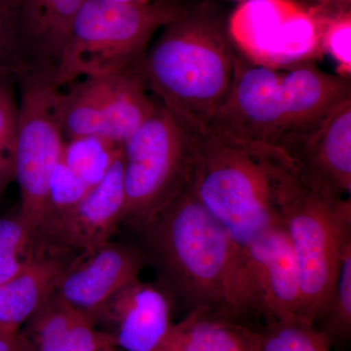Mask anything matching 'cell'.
<instances>
[{
	"mask_svg": "<svg viewBox=\"0 0 351 351\" xmlns=\"http://www.w3.org/2000/svg\"><path fill=\"white\" fill-rule=\"evenodd\" d=\"M142 226L152 258L193 309L237 318L256 308L241 249L198 200L191 182Z\"/></svg>",
	"mask_w": 351,
	"mask_h": 351,
	"instance_id": "1",
	"label": "cell"
},
{
	"mask_svg": "<svg viewBox=\"0 0 351 351\" xmlns=\"http://www.w3.org/2000/svg\"><path fill=\"white\" fill-rule=\"evenodd\" d=\"M138 64L154 98L199 133L232 89L239 52L216 4L182 5Z\"/></svg>",
	"mask_w": 351,
	"mask_h": 351,
	"instance_id": "2",
	"label": "cell"
},
{
	"mask_svg": "<svg viewBox=\"0 0 351 351\" xmlns=\"http://www.w3.org/2000/svg\"><path fill=\"white\" fill-rule=\"evenodd\" d=\"M350 98V80L315 62L267 68L239 53L232 89L206 131L284 152Z\"/></svg>",
	"mask_w": 351,
	"mask_h": 351,
	"instance_id": "3",
	"label": "cell"
},
{
	"mask_svg": "<svg viewBox=\"0 0 351 351\" xmlns=\"http://www.w3.org/2000/svg\"><path fill=\"white\" fill-rule=\"evenodd\" d=\"M297 179L281 149L200 133L191 188L240 249L282 223L283 201Z\"/></svg>",
	"mask_w": 351,
	"mask_h": 351,
	"instance_id": "4",
	"label": "cell"
},
{
	"mask_svg": "<svg viewBox=\"0 0 351 351\" xmlns=\"http://www.w3.org/2000/svg\"><path fill=\"white\" fill-rule=\"evenodd\" d=\"M177 0L125 3L84 0L76 15L58 87L119 73L138 64L152 38L179 12Z\"/></svg>",
	"mask_w": 351,
	"mask_h": 351,
	"instance_id": "5",
	"label": "cell"
},
{
	"mask_svg": "<svg viewBox=\"0 0 351 351\" xmlns=\"http://www.w3.org/2000/svg\"><path fill=\"white\" fill-rule=\"evenodd\" d=\"M199 142V132L157 100L122 145L123 221L144 225L191 184Z\"/></svg>",
	"mask_w": 351,
	"mask_h": 351,
	"instance_id": "6",
	"label": "cell"
},
{
	"mask_svg": "<svg viewBox=\"0 0 351 351\" xmlns=\"http://www.w3.org/2000/svg\"><path fill=\"white\" fill-rule=\"evenodd\" d=\"M282 223L301 272V321L313 325L331 302L351 243L350 197L317 193L298 177L283 201Z\"/></svg>",
	"mask_w": 351,
	"mask_h": 351,
	"instance_id": "7",
	"label": "cell"
},
{
	"mask_svg": "<svg viewBox=\"0 0 351 351\" xmlns=\"http://www.w3.org/2000/svg\"><path fill=\"white\" fill-rule=\"evenodd\" d=\"M19 117L15 181L19 184L21 218L34 239L43 237L53 218L51 182L63 156L64 140L55 110L57 87L18 80Z\"/></svg>",
	"mask_w": 351,
	"mask_h": 351,
	"instance_id": "8",
	"label": "cell"
},
{
	"mask_svg": "<svg viewBox=\"0 0 351 351\" xmlns=\"http://www.w3.org/2000/svg\"><path fill=\"white\" fill-rule=\"evenodd\" d=\"M228 32L237 52L258 66L288 68L322 55L313 5L299 0H243Z\"/></svg>",
	"mask_w": 351,
	"mask_h": 351,
	"instance_id": "9",
	"label": "cell"
},
{
	"mask_svg": "<svg viewBox=\"0 0 351 351\" xmlns=\"http://www.w3.org/2000/svg\"><path fill=\"white\" fill-rule=\"evenodd\" d=\"M241 254L256 308L274 322H302L301 272L283 223L263 233Z\"/></svg>",
	"mask_w": 351,
	"mask_h": 351,
	"instance_id": "10",
	"label": "cell"
},
{
	"mask_svg": "<svg viewBox=\"0 0 351 351\" xmlns=\"http://www.w3.org/2000/svg\"><path fill=\"white\" fill-rule=\"evenodd\" d=\"M311 189L338 198L351 191V98L284 152Z\"/></svg>",
	"mask_w": 351,
	"mask_h": 351,
	"instance_id": "11",
	"label": "cell"
},
{
	"mask_svg": "<svg viewBox=\"0 0 351 351\" xmlns=\"http://www.w3.org/2000/svg\"><path fill=\"white\" fill-rule=\"evenodd\" d=\"M84 0H15L21 71L17 80L58 87L78 10Z\"/></svg>",
	"mask_w": 351,
	"mask_h": 351,
	"instance_id": "12",
	"label": "cell"
},
{
	"mask_svg": "<svg viewBox=\"0 0 351 351\" xmlns=\"http://www.w3.org/2000/svg\"><path fill=\"white\" fill-rule=\"evenodd\" d=\"M123 152L98 184L73 206L58 214L43 235L83 256L108 242L123 221Z\"/></svg>",
	"mask_w": 351,
	"mask_h": 351,
	"instance_id": "13",
	"label": "cell"
},
{
	"mask_svg": "<svg viewBox=\"0 0 351 351\" xmlns=\"http://www.w3.org/2000/svg\"><path fill=\"white\" fill-rule=\"evenodd\" d=\"M64 269L56 293L94 318L115 295L138 280L145 267L143 253L128 245L108 242Z\"/></svg>",
	"mask_w": 351,
	"mask_h": 351,
	"instance_id": "14",
	"label": "cell"
},
{
	"mask_svg": "<svg viewBox=\"0 0 351 351\" xmlns=\"http://www.w3.org/2000/svg\"><path fill=\"white\" fill-rule=\"evenodd\" d=\"M101 311L114 323L117 348L124 351H156L173 325L167 295L140 280L120 291Z\"/></svg>",
	"mask_w": 351,
	"mask_h": 351,
	"instance_id": "15",
	"label": "cell"
},
{
	"mask_svg": "<svg viewBox=\"0 0 351 351\" xmlns=\"http://www.w3.org/2000/svg\"><path fill=\"white\" fill-rule=\"evenodd\" d=\"M27 322L29 339L20 335L25 351H106L117 348L112 332L97 329L91 315L71 306L56 292Z\"/></svg>",
	"mask_w": 351,
	"mask_h": 351,
	"instance_id": "16",
	"label": "cell"
},
{
	"mask_svg": "<svg viewBox=\"0 0 351 351\" xmlns=\"http://www.w3.org/2000/svg\"><path fill=\"white\" fill-rule=\"evenodd\" d=\"M105 122V140L119 147L149 119L156 107L138 64L110 75L85 77Z\"/></svg>",
	"mask_w": 351,
	"mask_h": 351,
	"instance_id": "17",
	"label": "cell"
},
{
	"mask_svg": "<svg viewBox=\"0 0 351 351\" xmlns=\"http://www.w3.org/2000/svg\"><path fill=\"white\" fill-rule=\"evenodd\" d=\"M64 269L56 258H31L15 276L0 284V335L19 334L21 326L56 292Z\"/></svg>",
	"mask_w": 351,
	"mask_h": 351,
	"instance_id": "18",
	"label": "cell"
},
{
	"mask_svg": "<svg viewBox=\"0 0 351 351\" xmlns=\"http://www.w3.org/2000/svg\"><path fill=\"white\" fill-rule=\"evenodd\" d=\"M205 309L173 324L156 351H260L261 334Z\"/></svg>",
	"mask_w": 351,
	"mask_h": 351,
	"instance_id": "19",
	"label": "cell"
},
{
	"mask_svg": "<svg viewBox=\"0 0 351 351\" xmlns=\"http://www.w3.org/2000/svg\"><path fill=\"white\" fill-rule=\"evenodd\" d=\"M314 13L319 27L322 55L331 58L337 75L350 80L351 76V9L314 4Z\"/></svg>",
	"mask_w": 351,
	"mask_h": 351,
	"instance_id": "20",
	"label": "cell"
},
{
	"mask_svg": "<svg viewBox=\"0 0 351 351\" xmlns=\"http://www.w3.org/2000/svg\"><path fill=\"white\" fill-rule=\"evenodd\" d=\"M122 147L99 138L66 141L62 161L89 188L101 181Z\"/></svg>",
	"mask_w": 351,
	"mask_h": 351,
	"instance_id": "21",
	"label": "cell"
},
{
	"mask_svg": "<svg viewBox=\"0 0 351 351\" xmlns=\"http://www.w3.org/2000/svg\"><path fill=\"white\" fill-rule=\"evenodd\" d=\"M17 77L0 73V198L15 181L19 100L16 94Z\"/></svg>",
	"mask_w": 351,
	"mask_h": 351,
	"instance_id": "22",
	"label": "cell"
},
{
	"mask_svg": "<svg viewBox=\"0 0 351 351\" xmlns=\"http://www.w3.org/2000/svg\"><path fill=\"white\" fill-rule=\"evenodd\" d=\"M260 351H331L330 338L313 325L274 322L261 334Z\"/></svg>",
	"mask_w": 351,
	"mask_h": 351,
	"instance_id": "23",
	"label": "cell"
},
{
	"mask_svg": "<svg viewBox=\"0 0 351 351\" xmlns=\"http://www.w3.org/2000/svg\"><path fill=\"white\" fill-rule=\"evenodd\" d=\"M34 237L19 213L0 218V284L15 276L32 257Z\"/></svg>",
	"mask_w": 351,
	"mask_h": 351,
	"instance_id": "24",
	"label": "cell"
},
{
	"mask_svg": "<svg viewBox=\"0 0 351 351\" xmlns=\"http://www.w3.org/2000/svg\"><path fill=\"white\" fill-rule=\"evenodd\" d=\"M327 316V331L329 337L338 338L350 336L351 329V243L346 246L341 258L336 287L331 302L323 316ZM322 316V317H323ZM330 338V337H329Z\"/></svg>",
	"mask_w": 351,
	"mask_h": 351,
	"instance_id": "25",
	"label": "cell"
},
{
	"mask_svg": "<svg viewBox=\"0 0 351 351\" xmlns=\"http://www.w3.org/2000/svg\"><path fill=\"white\" fill-rule=\"evenodd\" d=\"M21 71L19 34L15 2L0 0V73Z\"/></svg>",
	"mask_w": 351,
	"mask_h": 351,
	"instance_id": "26",
	"label": "cell"
},
{
	"mask_svg": "<svg viewBox=\"0 0 351 351\" xmlns=\"http://www.w3.org/2000/svg\"><path fill=\"white\" fill-rule=\"evenodd\" d=\"M0 351H25L20 334L0 335Z\"/></svg>",
	"mask_w": 351,
	"mask_h": 351,
	"instance_id": "27",
	"label": "cell"
},
{
	"mask_svg": "<svg viewBox=\"0 0 351 351\" xmlns=\"http://www.w3.org/2000/svg\"><path fill=\"white\" fill-rule=\"evenodd\" d=\"M318 5L332 7H350L351 0H315Z\"/></svg>",
	"mask_w": 351,
	"mask_h": 351,
	"instance_id": "28",
	"label": "cell"
},
{
	"mask_svg": "<svg viewBox=\"0 0 351 351\" xmlns=\"http://www.w3.org/2000/svg\"><path fill=\"white\" fill-rule=\"evenodd\" d=\"M117 2H125V3H149L152 0H113Z\"/></svg>",
	"mask_w": 351,
	"mask_h": 351,
	"instance_id": "29",
	"label": "cell"
},
{
	"mask_svg": "<svg viewBox=\"0 0 351 351\" xmlns=\"http://www.w3.org/2000/svg\"><path fill=\"white\" fill-rule=\"evenodd\" d=\"M11 1L15 2V0H11Z\"/></svg>",
	"mask_w": 351,
	"mask_h": 351,
	"instance_id": "30",
	"label": "cell"
}]
</instances>
